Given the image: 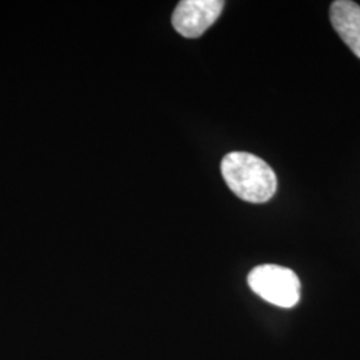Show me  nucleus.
I'll return each mask as SVG.
<instances>
[{
  "mask_svg": "<svg viewBox=\"0 0 360 360\" xmlns=\"http://www.w3.org/2000/svg\"><path fill=\"white\" fill-rule=\"evenodd\" d=\"M221 175L232 193L250 203L269 202L276 193L274 169L257 155L230 153L221 160Z\"/></svg>",
  "mask_w": 360,
  "mask_h": 360,
  "instance_id": "obj_1",
  "label": "nucleus"
},
{
  "mask_svg": "<svg viewBox=\"0 0 360 360\" xmlns=\"http://www.w3.org/2000/svg\"><path fill=\"white\" fill-rule=\"evenodd\" d=\"M250 288L274 306L291 309L300 300V281L295 272L276 264H262L248 274Z\"/></svg>",
  "mask_w": 360,
  "mask_h": 360,
  "instance_id": "obj_2",
  "label": "nucleus"
},
{
  "mask_svg": "<svg viewBox=\"0 0 360 360\" xmlns=\"http://www.w3.org/2000/svg\"><path fill=\"white\" fill-rule=\"evenodd\" d=\"M221 0H183L172 13V26L184 38H199L218 20Z\"/></svg>",
  "mask_w": 360,
  "mask_h": 360,
  "instance_id": "obj_3",
  "label": "nucleus"
},
{
  "mask_svg": "<svg viewBox=\"0 0 360 360\" xmlns=\"http://www.w3.org/2000/svg\"><path fill=\"white\" fill-rule=\"evenodd\" d=\"M330 20L338 35L360 59V6L351 0H335Z\"/></svg>",
  "mask_w": 360,
  "mask_h": 360,
  "instance_id": "obj_4",
  "label": "nucleus"
}]
</instances>
